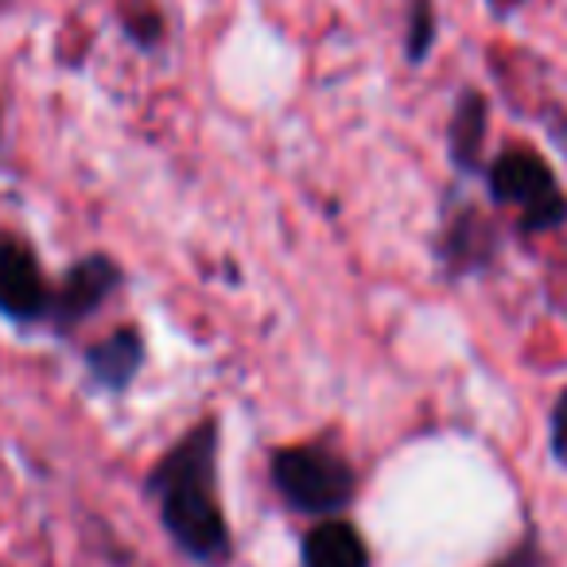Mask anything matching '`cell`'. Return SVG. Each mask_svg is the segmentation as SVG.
Segmentation results:
<instances>
[{"instance_id": "cell-7", "label": "cell", "mask_w": 567, "mask_h": 567, "mask_svg": "<svg viewBox=\"0 0 567 567\" xmlns=\"http://www.w3.org/2000/svg\"><path fill=\"white\" fill-rule=\"evenodd\" d=\"M141 362H144V347L136 331L110 334V339H105L102 347H94V354H90L94 378L110 389H125L128 381H133V373L141 370Z\"/></svg>"}, {"instance_id": "cell-9", "label": "cell", "mask_w": 567, "mask_h": 567, "mask_svg": "<svg viewBox=\"0 0 567 567\" xmlns=\"http://www.w3.org/2000/svg\"><path fill=\"white\" fill-rule=\"evenodd\" d=\"M556 455L567 458V393L559 396V409H556Z\"/></svg>"}, {"instance_id": "cell-10", "label": "cell", "mask_w": 567, "mask_h": 567, "mask_svg": "<svg viewBox=\"0 0 567 567\" xmlns=\"http://www.w3.org/2000/svg\"><path fill=\"white\" fill-rule=\"evenodd\" d=\"M502 567H528V559L525 556H513V559H505Z\"/></svg>"}, {"instance_id": "cell-1", "label": "cell", "mask_w": 567, "mask_h": 567, "mask_svg": "<svg viewBox=\"0 0 567 567\" xmlns=\"http://www.w3.org/2000/svg\"><path fill=\"white\" fill-rule=\"evenodd\" d=\"M152 489L159 494L164 525L175 536L183 551L195 559H218L226 556V520L214 502V427L190 432L164 466L152 478Z\"/></svg>"}, {"instance_id": "cell-5", "label": "cell", "mask_w": 567, "mask_h": 567, "mask_svg": "<svg viewBox=\"0 0 567 567\" xmlns=\"http://www.w3.org/2000/svg\"><path fill=\"white\" fill-rule=\"evenodd\" d=\"M113 284H117V268H113L110 260L105 257L82 260V265L66 276L63 292H59V303H55L59 319H63V323H79L82 316H90V311L113 292Z\"/></svg>"}, {"instance_id": "cell-3", "label": "cell", "mask_w": 567, "mask_h": 567, "mask_svg": "<svg viewBox=\"0 0 567 567\" xmlns=\"http://www.w3.org/2000/svg\"><path fill=\"white\" fill-rule=\"evenodd\" d=\"M489 183H494V195L502 198V203H517L520 210H525V221L533 229L556 226L567 210L548 164L525 148L505 152L494 164V172H489Z\"/></svg>"}, {"instance_id": "cell-6", "label": "cell", "mask_w": 567, "mask_h": 567, "mask_svg": "<svg viewBox=\"0 0 567 567\" xmlns=\"http://www.w3.org/2000/svg\"><path fill=\"white\" fill-rule=\"evenodd\" d=\"M303 567H370V551L350 525L323 520L303 540Z\"/></svg>"}, {"instance_id": "cell-4", "label": "cell", "mask_w": 567, "mask_h": 567, "mask_svg": "<svg viewBox=\"0 0 567 567\" xmlns=\"http://www.w3.org/2000/svg\"><path fill=\"white\" fill-rule=\"evenodd\" d=\"M48 308V284L24 241L0 237V311L12 319H35Z\"/></svg>"}, {"instance_id": "cell-2", "label": "cell", "mask_w": 567, "mask_h": 567, "mask_svg": "<svg viewBox=\"0 0 567 567\" xmlns=\"http://www.w3.org/2000/svg\"><path fill=\"white\" fill-rule=\"evenodd\" d=\"M276 486L296 509L331 513L342 509L354 494V474L342 458L323 447H292L276 458Z\"/></svg>"}, {"instance_id": "cell-8", "label": "cell", "mask_w": 567, "mask_h": 567, "mask_svg": "<svg viewBox=\"0 0 567 567\" xmlns=\"http://www.w3.org/2000/svg\"><path fill=\"white\" fill-rule=\"evenodd\" d=\"M482 136H486V102L478 94H466L451 117V152L463 167H474Z\"/></svg>"}]
</instances>
